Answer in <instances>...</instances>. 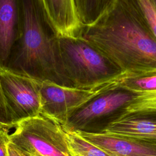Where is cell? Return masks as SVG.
I'll list each match as a JSON object with an SVG mask.
<instances>
[{"label": "cell", "mask_w": 156, "mask_h": 156, "mask_svg": "<svg viewBox=\"0 0 156 156\" xmlns=\"http://www.w3.org/2000/svg\"><path fill=\"white\" fill-rule=\"evenodd\" d=\"M81 36L122 72L131 76L156 74V37L124 1L115 0Z\"/></svg>", "instance_id": "cell-1"}, {"label": "cell", "mask_w": 156, "mask_h": 156, "mask_svg": "<svg viewBox=\"0 0 156 156\" xmlns=\"http://www.w3.org/2000/svg\"><path fill=\"white\" fill-rule=\"evenodd\" d=\"M22 35L14 46L5 69L40 82L73 88L62 63L61 35L43 0H23Z\"/></svg>", "instance_id": "cell-2"}, {"label": "cell", "mask_w": 156, "mask_h": 156, "mask_svg": "<svg viewBox=\"0 0 156 156\" xmlns=\"http://www.w3.org/2000/svg\"><path fill=\"white\" fill-rule=\"evenodd\" d=\"M64 74L73 88L94 90L129 76L81 36L60 35Z\"/></svg>", "instance_id": "cell-3"}, {"label": "cell", "mask_w": 156, "mask_h": 156, "mask_svg": "<svg viewBox=\"0 0 156 156\" xmlns=\"http://www.w3.org/2000/svg\"><path fill=\"white\" fill-rule=\"evenodd\" d=\"M111 85L72 110L62 127L77 133L103 132L112 122L124 115L138 91Z\"/></svg>", "instance_id": "cell-4"}, {"label": "cell", "mask_w": 156, "mask_h": 156, "mask_svg": "<svg viewBox=\"0 0 156 156\" xmlns=\"http://www.w3.org/2000/svg\"><path fill=\"white\" fill-rule=\"evenodd\" d=\"M10 142L35 156H73L62 126L42 115L24 119L15 126Z\"/></svg>", "instance_id": "cell-5"}, {"label": "cell", "mask_w": 156, "mask_h": 156, "mask_svg": "<svg viewBox=\"0 0 156 156\" xmlns=\"http://www.w3.org/2000/svg\"><path fill=\"white\" fill-rule=\"evenodd\" d=\"M41 82L0 69V87L15 126L40 115Z\"/></svg>", "instance_id": "cell-6"}, {"label": "cell", "mask_w": 156, "mask_h": 156, "mask_svg": "<svg viewBox=\"0 0 156 156\" xmlns=\"http://www.w3.org/2000/svg\"><path fill=\"white\" fill-rule=\"evenodd\" d=\"M121 80L98 89L89 90L60 86L49 82H41L40 114L62 126L72 110L104 88L118 83Z\"/></svg>", "instance_id": "cell-7"}, {"label": "cell", "mask_w": 156, "mask_h": 156, "mask_svg": "<svg viewBox=\"0 0 156 156\" xmlns=\"http://www.w3.org/2000/svg\"><path fill=\"white\" fill-rule=\"evenodd\" d=\"M23 0H0V69H5L22 35Z\"/></svg>", "instance_id": "cell-8"}, {"label": "cell", "mask_w": 156, "mask_h": 156, "mask_svg": "<svg viewBox=\"0 0 156 156\" xmlns=\"http://www.w3.org/2000/svg\"><path fill=\"white\" fill-rule=\"evenodd\" d=\"M78 134L111 156H156V143L104 133Z\"/></svg>", "instance_id": "cell-9"}, {"label": "cell", "mask_w": 156, "mask_h": 156, "mask_svg": "<svg viewBox=\"0 0 156 156\" xmlns=\"http://www.w3.org/2000/svg\"><path fill=\"white\" fill-rule=\"evenodd\" d=\"M102 133L156 143V114L125 113Z\"/></svg>", "instance_id": "cell-10"}, {"label": "cell", "mask_w": 156, "mask_h": 156, "mask_svg": "<svg viewBox=\"0 0 156 156\" xmlns=\"http://www.w3.org/2000/svg\"><path fill=\"white\" fill-rule=\"evenodd\" d=\"M45 7L62 35L79 36L82 28L73 0H43Z\"/></svg>", "instance_id": "cell-11"}, {"label": "cell", "mask_w": 156, "mask_h": 156, "mask_svg": "<svg viewBox=\"0 0 156 156\" xmlns=\"http://www.w3.org/2000/svg\"><path fill=\"white\" fill-rule=\"evenodd\" d=\"M115 0H73L77 17L82 26L94 23Z\"/></svg>", "instance_id": "cell-12"}, {"label": "cell", "mask_w": 156, "mask_h": 156, "mask_svg": "<svg viewBox=\"0 0 156 156\" xmlns=\"http://www.w3.org/2000/svg\"><path fill=\"white\" fill-rule=\"evenodd\" d=\"M65 130L66 140L73 155L77 156H111L79 134Z\"/></svg>", "instance_id": "cell-13"}, {"label": "cell", "mask_w": 156, "mask_h": 156, "mask_svg": "<svg viewBox=\"0 0 156 156\" xmlns=\"http://www.w3.org/2000/svg\"><path fill=\"white\" fill-rule=\"evenodd\" d=\"M144 22L156 37V9L151 0H122Z\"/></svg>", "instance_id": "cell-14"}, {"label": "cell", "mask_w": 156, "mask_h": 156, "mask_svg": "<svg viewBox=\"0 0 156 156\" xmlns=\"http://www.w3.org/2000/svg\"><path fill=\"white\" fill-rule=\"evenodd\" d=\"M142 112L156 114V90L138 91L126 113Z\"/></svg>", "instance_id": "cell-15"}, {"label": "cell", "mask_w": 156, "mask_h": 156, "mask_svg": "<svg viewBox=\"0 0 156 156\" xmlns=\"http://www.w3.org/2000/svg\"><path fill=\"white\" fill-rule=\"evenodd\" d=\"M119 87L134 91L156 90V74L136 77L127 76L121 80Z\"/></svg>", "instance_id": "cell-16"}, {"label": "cell", "mask_w": 156, "mask_h": 156, "mask_svg": "<svg viewBox=\"0 0 156 156\" xmlns=\"http://www.w3.org/2000/svg\"><path fill=\"white\" fill-rule=\"evenodd\" d=\"M15 127L12 115L9 110L0 87V128L10 129Z\"/></svg>", "instance_id": "cell-17"}, {"label": "cell", "mask_w": 156, "mask_h": 156, "mask_svg": "<svg viewBox=\"0 0 156 156\" xmlns=\"http://www.w3.org/2000/svg\"><path fill=\"white\" fill-rule=\"evenodd\" d=\"M9 130L0 128V156H10L9 152Z\"/></svg>", "instance_id": "cell-18"}, {"label": "cell", "mask_w": 156, "mask_h": 156, "mask_svg": "<svg viewBox=\"0 0 156 156\" xmlns=\"http://www.w3.org/2000/svg\"><path fill=\"white\" fill-rule=\"evenodd\" d=\"M9 152L10 156H23L21 150L10 142L9 143Z\"/></svg>", "instance_id": "cell-19"}, {"label": "cell", "mask_w": 156, "mask_h": 156, "mask_svg": "<svg viewBox=\"0 0 156 156\" xmlns=\"http://www.w3.org/2000/svg\"><path fill=\"white\" fill-rule=\"evenodd\" d=\"M21 152H22V154H23V156H35L33 154H31L27 152H26V151H21Z\"/></svg>", "instance_id": "cell-20"}, {"label": "cell", "mask_w": 156, "mask_h": 156, "mask_svg": "<svg viewBox=\"0 0 156 156\" xmlns=\"http://www.w3.org/2000/svg\"><path fill=\"white\" fill-rule=\"evenodd\" d=\"M151 2H152V3L153 4L154 7H155V9H156V0H151Z\"/></svg>", "instance_id": "cell-21"}, {"label": "cell", "mask_w": 156, "mask_h": 156, "mask_svg": "<svg viewBox=\"0 0 156 156\" xmlns=\"http://www.w3.org/2000/svg\"><path fill=\"white\" fill-rule=\"evenodd\" d=\"M73 156H77V155H73Z\"/></svg>", "instance_id": "cell-22"}]
</instances>
